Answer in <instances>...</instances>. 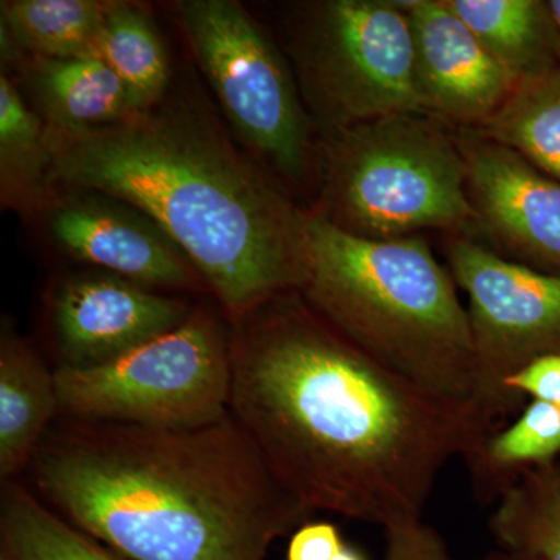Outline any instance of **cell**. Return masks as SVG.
<instances>
[{
  "mask_svg": "<svg viewBox=\"0 0 560 560\" xmlns=\"http://www.w3.org/2000/svg\"><path fill=\"white\" fill-rule=\"evenodd\" d=\"M230 412L304 510L388 529L493 431L477 401L422 388L346 340L298 291L230 320Z\"/></svg>",
  "mask_w": 560,
  "mask_h": 560,
  "instance_id": "6da1fadb",
  "label": "cell"
},
{
  "mask_svg": "<svg viewBox=\"0 0 560 560\" xmlns=\"http://www.w3.org/2000/svg\"><path fill=\"white\" fill-rule=\"evenodd\" d=\"M25 474L50 510L130 560H265L312 515L231 412L194 429L60 416Z\"/></svg>",
  "mask_w": 560,
  "mask_h": 560,
  "instance_id": "7a4b0ae2",
  "label": "cell"
},
{
  "mask_svg": "<svg viewBox=\"0 0 560 560\" xmlns=\"http://www.w3.org/2000/svg\"><path fill=\"white\" fill-rule=\"evenodd\" d=\"M47 138L54 186L109 195L150 217L228 320L300 289L308 212L201 110L162 98L117 124Z\"/></svg>",
  "mask_w": 560,
  "mask_h": 560,
  "instance_id": "3957f363",
  "label": "cell"
},
{
  "mask_svg": "<svg viewBox=\"0 0 560 560\" xmlns=\"http://www.w3.org/2000/svg\"><path fill=\"white\" fill-rule=\"evenodd\" d=\"M298 293L331 329L389 370L448 399L475 401L469 313L425 238L370 241L308 212Z\"/></svg>",
  "mask_w": 560,
  "mask_h": 560,
  "instance_id": "277c9868",
  "label": "cell"
},
{
  "mask_svg": "<svg viewBox=\"0 0 560 560\" xmlns=\"http://www.w3.org/2000/svg\"><path fill=\"white\" fill-rule=\"evenodd\" d=\"M318 213L370 241L474 230L456 136L429 114L399 113L327 130L316 147Z\"/></svg>",
  "mask_w": 560,
  "mask_h": 560,
  "instance_id": "5b68a950",
  "label": "cell"
},
{
  "mask_svg": "<svg viewBox=\"0 0 560 560\" xmlns=\"http://www.w3.org/2000/svg\"><path fill=\"white\" fill-rule=\"evenodd\" d=\"M60 416L156 429L209 425L230 412L231 329L195 307L175 330L119 359L55 368Z\"/></svg>",
  "mask_w": 560,
  "mask_h": 560,
  "instance_id": "8992f818",
  "label": "cell"
},
{
  "mask_svg": "<svg viewBox=\"0 0 560 560\" xmlns=\"http://www.w3.org/2000/svg\"><path fill=\"white\" fill-rule=\"evenodd\" d=\"M294 20L291 55L302 97L326 131L389 114H425L400 0L307 2Z\"/></svg>",
  "mask_w": 560,
  "mask_h": 560,
  "instance_id": "52a82bcc",
  "label": "cell"
},
{
  "mask_svg": "<svg viewBox=\"0 0 560 560\" xmlns=\"http://www.w3.org/2000/svg\"><path fill=\"white\" fill-rule=\"evenodd\" d=\"M176 16L228 119L280 178L308 186L316 147L275 40L234 0H183Z\"/></svg>",
  "mask_w": 560,
  "mask_h": 560,
  "instance_id": "ba28073f",
  "label": "cell"
},
{
  "mask_svg": "<svg viewBox=\"0 0 560 560\" xmlns=\"http://www.w3.org/2000/svg\"><path fill=\"white\" fill-rule=\"evenodd\" d=\"M445 256L456 287L469 298L475 401L497 430L522 410L504 389L506 378L560 353V276L506 259L469 235H452Z\"/></svg>",
  "mask_w": 560,
  "mask_h": 560,
  "instance_id": "9c48e42d",
  "label": "cell"
},
{
  "mask_svg": "<svg viewBox=\"0 0 560 560\" xmlns=\"http://www.w3.org/2000/svg\"><path fill=\"white\" fill-rule=\"evenodd\" d=\"M455 136L466 164L474 230L500 256L560 276L559 180L474 128H459Z\"/></svg>",
  "mask_w": 560,
  "mask_h": 560,
  "instance_id": "30bf717a",
  "label": "cell"
},
{
  "mask_svg": "<svg viewBox=\"0 0 560 560\" xmlns=\"http://www.w3.org/2000/svg\"><path fill=\"white\" fill-rule=\"evenodd\" d=\"M44 217L51 241L70 257L153 290L208 291L178 245L128 202L57 186Z\"/></svg>",
  "mask_w": 560,
  "mask_h": 560,
  "instance_id": "8fae6325",
  "label": "cell"
},
{
  "mask_svg": "<svg viewBox=\"0 0 560 560\" xmlns=\"http://www.w3.org/2000/svg\"><path fill=\"white\" fill-rule=\"evenodd\" d=\"M194 311L186 300L110 272L61 280L49 296L58 366L90 368L119 359L175 330Z\"/></svg>",
  "mask_w": 560,
  "mask_h": 560,
  "instance_id": "7c38bea8",
  "label": "cell"
},
{
  "mask_svg": "<svg viewBox=\"0 0 560 560\" xmlns=\"http://www.w3.org/2000/svg\"><path fill=\"white\" fill-rule=\"evenodd\" d=\"M415 47L423 113L459 128H478L510 98L517 83L444 0H400Z\"/></svg>",
  "mask_w": 560,
  "mask_h": 560,
  "instance_id": "4fadbf2b",
  "label": "cell"
},
{
  "mask_svg": "<svg viewBox=\"0 0 560 560\" xmlns=\"http://www.w3.org/2000/svg\"><path fill=\"white\" fill-rule=\"evenodd\" d=\"M60 418L55 370L7 320L0 335V478L16 480L31 466Z\"/></svg>",
  "mask_w": 560,
  "mask_h": 560,
  "instance_id": "5bb4252c",
  "label": "cell"
},
{
  "mask_svg": "<svg viewBox=\"0 0 560 560\" xmlns=\"http://www.w3.org/2000/svg\"><path fill=\"white\" fill-rule=\"evenodd\" d=\"M25 77L47 131L94 130L140 110L124 81L101 58H28Z\"/></svg>",
  "mask_w": 560,
  "mask_h": 560,
  "instance_id": "9a60e30c",
  "label": "cell"
},
{
  "mask_svg": "<svg viewBox=\"0 0 560 560\" xmlns=\"http://www.w3.org/2000/svg\"><path fill=\"white\" fill-rule=\"evenodd\" d=\"M560 455V408L529 400L512 422L490 431L463 456L471 493L495 504L523 475L551 466Z\"/></svg>",
  "mask_w": 560,
  "mask_h": 560,
  "instance_id": "2e32d148",
  "label": "cell"
},
{
  "mask_svg": "<svg viewBox=\"0 0 560 560\" xmlns=\"http://www.w3.org/2000/svg\"><path fill=\"white\" fill-rule=\"evenodd\" d=\"M515 83L558 66L555 27L541 0H444Z\"/></svg>",
  "mask_w": 560,
  "mask_h": 560,
  "instance_id": "e0dca14e",
  "label": "cell"
},
{
  "mask_svg": "<svg viewBox=\"0 0 560 560\" xmlns=\"http://www.w3.org/2000/svg\"><path fill=\"white\" fill-rule=\"evenodd\" d=\"M108 2L9 0L2 2V54L70 60L101 58ZM3 55V58H5Z\"/></svg>",
  "mask_w": 560,
  "mask_h": 560,
  "instance_id": "ac0fdd59",
  "label": "cell"
},
{
  "mask_svg": "<svg viewBox=\"0 0 560 560\" xmlns=\"http://www.w3.org/2000/svg\"><path fill=\"white\" fill-rule=\"evenodd\" d=\"M47 128L5 72L0 75V195L5 208L44 212L57 187Z\"/></svg>",
  "mask_w": 560,
  "mask_h": 560,
  "instance_id": "d6986e66",
  "label": "cell"
},
{
  "mask_svg": "<svg viewBox=\"0 0 560 560\" xmlns=\"http://www.w3.org/2000/svg\"><path fill=\"white\" fill-rule=\"evenodd\" d=\"M0 537L7 560H124L18 480L2 482Z\"/></svg>",
  "mask_w": 560,
  "mask_h": 560,
  "instance_id": "ffe728a7",
  "label": "cell"
},
{
  "mask_svg": "<svg viewBox=\"0 0 560 560\" xmlns=\"http://www.w3.org/2000/svg\"><path fill=\"white\" fill-rule=\"evenodd\" d=\"M474 130L517 151L560 183V65L518 83L503 106Z\"/></svg>",
  "mask_w": 560,
  "mask_h": 560,
  "instance_id": "44dd1931",
  "label": "cell"
},
{
  "mask_svg": "<svg viewBox=\"0 0 560 560\" xmlns=\"http://www.w3.org/2000/svg\"><path fill=\"white\" fill-rule=\"evenodd\" d=\"M489 530L514 558L560 560V466L523 475L493 504Z\"/></svg>",
  "mask_w": 560,
  "mask_h": 560,
  "instance_id": "7402d4cb",
  "label": "cell"
},
{
  "mask_svg": "<svg viewBox=\"0 0 560 560\" xmlns=\"http://www.w3.org/2000/svg\"><path fill=\"white\" fill-rule=\"evenodd\" d=\"M101 57L124 81L140 110L164 98L171 77L168 55L142 7L108 2Z\"/></svg>",
  "mask_w": 560,
  "mask_h": 560,
  "instance_id": "603a6c76",
  "label": "cell"
},
{
  "mask_svg": "<svg viewBox=\"0 0 560 560\" xmlns=\"http://www.w3.org/2000/svg\"><path fill=\"white\" fill-rule=\"evenodd\" d=\"M385 560H455L436 529L423 521L385 529Z\"/></svg>",
  "mask_w": 560,
  "mask_h": 560,
  "instance_id": "cb8c5ba5",
  "label": "cell"
},
{
  "mask_svg": "<svg viewBox=\"0 0 560 560\" xmlns=\"http://www.w3.org/2000/svg\"><path fill=\"white\" fill-rule=\"evenodd\" d=\"M504 389L515 400L523 401V397H529L560 408V353L530 361L506 378Z\"/></svg>",
  "mask_w": 560,
  "mask_h": 560,
  "instance_id": "d4e9b609",
  "label": "cell"
},
{
  "mask_svg": "<svg viewBox=\"0 0 560 560\" xmlns=\"http://www.w3.org/2000/svg\"><path fill=\"white\" fill-rule=\"evenodd\" d=\"M345 545L334 523H304L291 536L287 560H334Z\"/></svg>",
  "mask_w": 560,
  "mask_h": 560,
  "instance_id": "484cf974",
  "label": "cell"
},
{
  "mask_svg": "<svg viewBox=\"0 0 560 560\" xmlns=\"http://www.w3.org/2000/svg\"><path fill=\"white\" fill-rule=\"evenodd\" d=\"M548 9H550L552 27H555L556 58L560 62V0H550Z\"/></svg>",
  "mask_w": 560,
  "mask_h": 560,
  "instance_id": "4316f807",
  "label": "cell"
},
{
  "mask_svg": "<svg viewBox=\"0 0 560 560\" xmlns=\"http://www.w3.org/2000/svg\"><path fill=\"white\" fill-rule=\"evenodd\" d=\"M334 560H366L364 559V556L361 555L359 550H355V548L348 547V545H345L342 547V550L338 552L337 556H335Z\"/></svg>",
  "mask_w": 560,
  "mask_h": 560,
  "instance_id": "83f0119b",
  "label": "cell"
},
{
  "mask_svg": "<svg viewBox=\"0 0 560 560\" xmlns=\"http://www.w3.org/2000/svg\"><path fill=\"white\" fill-rule=\"evenodd\" d=\"M477 560H514L511 555L504 551L490 552V555L485 556V558H480Z\"/></svg>",
  "mask_w": 560,
  "mask_h": 560,
  "instance_id": "f1b7e54d",
  "label": "cell"
},
{
  "mask_svg": "<svg viewBox=\"0 0 560 560\" xmlns=\"http://www.w3.org/2000/svg\"><path fill=\"white\" fill-rule=\"evenodd\" d=\"M512 559H514V560H534V559H526V558H514V556H512Z\"/></svg>",
  "mask_w": 560,
  "mask_h": 560,
  "instance_id": "f546056e",
  "label": "cell"
},
{
  "mask_svg": "<svg viewBox=\"0 0 560 560\" xmlns=\"http://www.w3.org/2000/svg\"><path fill=\"white\" fill-rule=\"evenodd\" d=\"M0 560H7V559H5V558H3V556H2V558H0Z\"/></svg>",
  "mask_w": 560,
  "mask_h": 560,
  "instance_id": "4dcf8cb0",
  "label": "cell"
}]
</instances>
